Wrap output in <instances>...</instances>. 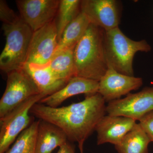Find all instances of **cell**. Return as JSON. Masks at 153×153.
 <instances>
[{
    "instance_id": "obj_19",
    "label": "cell",
    "mask_w": 153,
    "mask_h": 153,
    "mask_svg": "<svg viewBox=\"0 0 153 153\" xmlns=\"http://www.w3.org/2000/svg\"><path fill=\"white\" fill-rule=\"evenodd\" d=\"M80 4L79 0H60L56 21L58 41L66 27L81 12Z\"/></svg>"
},
{
    "instance_id": "obj_18",
    "label": "cell",
    "mask_w": 153,
    "mask_h": 153,
    "mask_svg": "<svg viewBox=\"0 0 153 153\" xmlns=\"http://www.w3.org/2000/svg\"><path fill=\"white\" fill-rule=\"evenodd\" d=\"M74 49L63 50L55 54L49 64L50 69L57 77L68 82L76 76Z\"/></svg>"
},
{
    "instance_id": "obj_2",
    "label": "cell",
    "mask_w": 153,
    "mask_h": 153,
    "mask_svg": "<svg viewBox=\"0 0 153 153\" xmlns=\"http://www.w3.org/2000/svg\"><path fill=\"white\" fill-rule=\"evenodd\" d=\"M105 31L91 24L74 50L76 76L99 82L108 68L104 48Z\"/></svg>"
},
{
    "instance_id": "obj_10",
    "label": "cell",
    "mask_w": 153,
    "mask_h": 153,
    "mask_svg": "<svg viewBox=\"0 0 153 153\" xmlns=\"http://www.w3.org/2000/svg\"><path fill=\"white\" fill-rule=\"evenodd\" d=\"M80 10L91 23L105 31L119 27L120 20L119 3L115 0H82Z\"/></svg>"
},
{
    "instance_id": "obj_14",
    "label": "cell",
    "mask_w": 153,
    "mask_h": 153,
    "mask_svg": "<svg viewBox=\"0 0 153 153\" xmlns=\"http://www.w3.org/2000/svg\"><path fill=\"white\" fill-rule=\"evenodd\" d=\"M23 68L32 77L40 93L45 97L60 90L68 82L57 77L50 69L49 64L38 66L26 63Z\"/></svg>"
},
{
    "instance_id": "obj_16",
    "label": "cell",
    "mask_w": 153,
    "mask_h": 153,
    "mask_svg": "<svg viewBox=\"0 0 153 153\" xmlns=\"http://www.w3.org/2000/svg\"><path fill=\"white\" fill-rule=\"evenodd\" d=\"M90 24L87 16L81 11L64 30L54 55L63 50L75 48Z\"/></svg>"
},
{
    "instance_id": "obj_13",
    "label": "cell",
    "mask_w": 153,
    "mask_h": 153,
    "mask_svg": "<svg viewBox=\"0 0 153 153\" xmlns=\"http://www.w3.org/2000/svg\"><path fill=\"white\" fill-rule=\"evenodd\" d=\"M99 82L75 76L69 80L63 88L55 93L42 98L38 103L51 107H58L66 100L80 94L87 95L98 93Z\"/></svg>"
},
{
    "instance_id": "obj_5",
    "label": "cell",
    "mask_w": 153,
    "mask_h": 153,
    "mask_svg": "<svg viewBox=\"0 0 153 153\" xmlns=\"http://www.w3.org/2000/svg\"><path fill=\"white\" fill-rule=\"evenodd\" d=\"M5 90L0 100V118L29 99L41 94L34 80L24 68L7 74Z\"/></svg>"
},
{
    "instance_id": "obj_24",
    "label": "cell",
    "mask_w": 153,
    "mask_h": 153,
    "mask_svg": "<svg viewBox=\"0 0 153 153\" xmlns=\"http://www.w3.org/2000/svg\"><path fill=\"white\" fill-rule=\"evenodd\" d=\"M83 143L78 144L79 145V148L80 150V153H83Z\"/></svg>"
},
{
    "instance_id": "obj_1",
    "label": "cell",
    "mask_w": 153,
    "mask_h": 153,
    "mask_svg": "<svg viewBox=\"0 0 153 153\" xmlns=\"http://www.w3.org/2000/svg\"><path fill=\"white\" fill-rule=\"evenodd\" d=\"M105 102L97 93L86 95L82 101L61 107L37 103L30 113L39 120L59 128L69 141L79 144L84 143L95 131L99 122L105 115Z\"/></svg>"
},
{
    "instance_id": "obj_20",
    "label": "cell",
    "mask_w": 153,
    "mask_h": 153,
    "mask_svg": "<svg viewBox=\"0 0 153 153\" xmlns=\"http://www.w3.org/2000/svg\"><path fill=\"white\" fill-rule=\"evenodd\" d=\"M40 120L34 121L19 135L5 153H36V139Z\"/></svg>"
},
{
    "instance_id": "obj_22",
    "label": "cell",
    "mask_w": 153,
    "mask_h": 153,
    "mask_svg": "<svg viewBox=\"0 0 153 153\" xmlns=\"http://www.w3.org/2000/svg\"><path fill=\"white\" fill-rule=\"evenodd\" d=\"M139 123L153 142V111L145 115L139 120Z\"/></svg>"
},
{
    "instance_id": "obj_9",
    "label": "cell",
    "mask_w": 153,
    "mask_h": 153,
    "mask_svg": "<svg viewBox=\"0 0 153 153\" xmlns=\"http://www.w3.org/2000/svg\"><path fill=\"white\" fill-rule=\"evenodd\" d=\"M21 19L33 32L52 22L57 16L59 0H16Z\"/></svg>"
},
{
    "instance_id": "obj_15",
    "label": "cell",
    "mask_w": 153,
    "mask_h": 153,
    "mask_svg": "<svg viewBox=\"0 0 153 153\" xmlns=\"http://www.w3.org/2000/svg\"><path fill=\"white\" fill-rule=\"evenodd\" d=\"M40 120L36 139V153H52L68 141L65 134L52 124Z\"/></svg>"
},
{
    "instance_id": "obj_17",
    "label": "cell",
    "mask_w": 153,
    "mask_h": 153,
    "mask_svg": "<svg viewBox=\"0 0 153 153\" xmlns=\"http://www.w3.org/2000/svg\"><path fill=\"white\" fill-rule=\"evenodd\" d=\"M151 142L140 123H137L115 148L118 153H149Z\"/></svg>"
},
{
    "instance_id": "obj_12",
    "label": "cell",
    "mask_w": 153,
    "mask_h": 153,
    "mask_svg": "<svg viewBox=\"0 0 153 153\" xmlns=\"http://www.w3.org/2000/svg\"><path fill=\"white\" fill-rule=\"evenodd\" d=\"M137 123L130 118L117 116L105 115L96 126L97 145L110 143L116 146Z\"/></svg>"
},
{
    "instance_id": "obj_6",
    "label": "cell",
    "mask_w": 153,
    "mask_h": 153,
    "mask_svg": "<svg viewBox=\"0 0 153 153\" xmlns=\"http://www.w3.org/2000/svg\"><path fill=\"white\" fill-rule=\"evenodd\" d=\"M45 97L38 94L29 99L0 118V153H5L22 132L32 123L30 110Z\"/></svg>"
},
{
    "instance_id": "obj_21",
    "label": "cell",
    "mask_w": 153,
    "mask_h": 153,
    "mask_svg": "<svg viewBox=\"0 0 153 153\" xmlns=\"http://www.w3.org/2000/svg\"><path fill=\"white\" fill-rule=\"evenodd\" d=\"M0 20L3 22V24L12 25L19 22L21 18L9 7L6 1L1 0Z\"/></svg>"
},
{
    "instance_id": "obj_11",
    "label": "cell",
    "mask_w": 153,
    "mask_h": 153,
    "mask_svg": "<svg viewBox=\"0 0 153 153\" xmlns=\"http://www.w3.org/2000/svg\"><path fill=\"white\" fill-rule=\"evenodd\" d=\"M143 84L141 77L121 74L108 67L99 82L98 93L105 102H109L128 95L132 91L139 89Z\"/></svg>"
},
{
    "instance_id": "obj_7",
    "label": "cell",
    "mask_w": 153,
    "mask_h": 153,
    "mask_svg": "<svg viewBox=\"0 0 153 153\" xmlns=\"http://www.w3.org/2000/svg\"><path fill=\"white\" fill-rule=\"evenodd\" d=\"M153 111V87L144 88L137 93L108 102V114L125 117L139 121L145 115Z\"/></svg>"
},
{
    "instance_id": "obj_4",
    "label": "cell",
    "mask_w": 153,
    "mask_h": 153,
    "mask_svg": "<svg viewBox=\"0 0 153 153\" xmlns=\"http://www.w3.org/2000/svg\"><path fill=\"white\" fill-rule=\"evenodd\" d=\"M2 30L6 44L0 55V68L7 74L24 67L33 32L22 19L12 25L3 24Z\"/></svg>"
},
{
    "instance_id": "obj_23",
    "label": "cell",
    "mask_w": 153,
    "mask_h": 153,
    "mask_svg": "<svg viewBox=\"0 0 153 153\" xmlns=\"http://www.w3.org/2000/svg\"><path fill=\"white\" fill-rule=\"evenodd\" d=\"M57 153H75V150L74 147L69 142V141H67L59 147Z\"/></svg>"
},
{
    "instance_id": "obj_3",
    "label": "cell",
    "mask_w": 153,
    "mask_h": 153,
    "mask_svg": "<svg viewBox=\"0 0 153 153\" xmlns=\"http://www.w3.org/2000/svg\"><path fill=\"white\" fill-rule=\"evenodd\" d=\"M104 42L108 67L128 76H134L133 61L137 52H148L152 50L146 41L131 40L119 27L105 31Z\"/></svg>"
},
{
    "instance_id": "obj_8",
    "label": "cell",
    "mask_w": 153,
    "mask_h": 153,
    "mask_svg": "<svg viewBox=\"0 0 153 153\" xmlns=\"http://www.w3.org/2000/svg\"><path fill=\"white\" fill-rule=\"evenodd\" d=\"M58 42L55 19L33 32L26 63L38 66L48 65L54 56Z\"/></svg>"
}]
</instances>
